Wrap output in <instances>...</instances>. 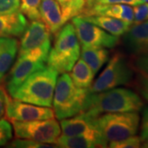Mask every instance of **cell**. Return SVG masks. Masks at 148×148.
I'll list each match as a JSON object with an SVG mask.
<instances>
[{
	"label": "cell",
	"instance_id": "1",
	"mask_svg": "<svg viewBox=\"0 0 148 148\" xmlns=\"http://www.w3.org/2000/svg\"><path fill=\"white\" fill-rule=\"evenodd\" d=\"M144 103L138 93L127 88H112L96 93H89L85 99L82 112L97 117L106 113L139 112Z\"/></svg>",
	"mask_w": 148,
	"mask_h": 148
},
{
	"label": "cell",
	"instance_id": "2",
	"mask_svg": "<svg viewBox=\"0 0 148 148\" xmlns=\"http://www.w3.org/2000/svg\"><path fill=\"white\" fill-rule=\"evenodd\" d=\"M58 73L48 66L30 75L11 97L32 105L51 107Z\"/></svg>",
	"mask_w": 148,
	"mask_h": 148
},
{
	"label": "cell",
	"instance_id": "3",
	"mask_svg": "<svg viewBox=\"0 0 148 148\" xmlns=\"http://www.w3.org/2000/svg\"><path fill=\"white\" fill-rule=\"evenodd\" d=\"M80 53L81 45L75 28L72 22H68L55 34L53 46L48 56V66L58 73H69L79 59Z\"/></svg>",
	"mask_w": 148,
	"mask_h": 148
},
{
	"label": "cell",
	"instance_id": "4",
	"mask_svg": "<svg viewBox=\"0 0 148 148\" xmlns=\"http://www.w3.org/2000/svg\"><path fill=\"white\" fill-rule=\"evenodd\" d=\"M87 89L78 88L73 84L68 73L57 78L52 106L57 119H64L81 113L83 109Z\"/></svg>",
	"mask_w": 148,
	"mask_h": 148
},
{
	"label": "cell",
	"instance_id": "5",
	"mask_svg": "<svg viewBox=\"0 0 148 148\" xmlns=\"http://www.w3.org/2000/svg\"><path fill=\"white\" fill-rule=\"evenodd\" d=\"M135 68L126 55L117 52L108 60L106 69L87 89L89 93L101 92L119 86L131 85L134 78Z\"/></svg>",
	"mask_w": 148,
	"mask_h": 148
},
{
	"label": "cell",
	"instance_id": "6",
	"mask_svg": "<svg viewBox=\"0 0 148 148\" xmlns=\"http://www.w3.org/2000/svg\"><path fill=\"white\" fill-rule=\"evenodd\" d=\"M96 125L108 142L119 141L136 135L140 126L138 112L106 113L96 117Z\"/></svg>",
	"mask_w": 148,
	"mask_h": 148
},
{
	"label": "cell",
	"instance_id": "7",
	"mask_svg": "<svg viewBox=\"0 0 148 148\" xmlns=\"http://www.w3.org/2000/svg\"><path fill=\"white\" fill-rule=\"evenodd\" d=\"M50 48L36 49L18 55L5 77V89L10 96L27 77L35 72L45 68Z\"/></svg>",
	"mask_w": 148,
	"mask_h": 148
},
{
	"label": "cell",
	"instance_id": "8",
	"mask_svg": "<svg viewBox=\"0 0 148 148\" xmlns=\"http://www.w3.org/2000/svg\"><path fill=\"white\" fill-rule=\"evenodd\" d=\"M15 136L39 143L57 144L61 135L60 124L55 119L32 121H11Z\"/></svg>",
	"mask_w": 148,
	"mask_h": 148
},
{
	"label": "cell",
	"instance_id": "9",
	"mask_svg": "<svg viewBox=\"0 0 148 148\" xmlns=\"http://www.w3.org/2000/svg\"><path fill=\"white\" fill-rule=\"evenodd\" d=\"M76 35L82 47L112 49L119 43V37L113 36L100 27L77 16L72 19Z\"/></svg>",
	"mask_w": 148,
	"mask_h": 148
},
{
	"label": "cell",
	"instance_id": "10",
	"mask_svg": "<svg viewBox=\"0 0 148 148\" xmlns=\"http://www.w3.org/2000/svg\"><path fill=\"white\" fill-rule=\"evenodd\" d=\"M95 119L96 117L92 116L86 112H81L71 118H68V119H61L60 125L62 135L68 137H88L108 147L109 142L104 138L98 130Z\"/></svg>",
	"mask_w": 148,
	"mask_h": 148
},
{
	"label": "cell",
	"instance_id": "11",
	"mask_svg": "<svg viewBox=\"0 0 148 148\" xmlns=\"http://www.w3.org/2000/svg\"><path fill=\"white\" fill-rule=\"evenodd\" d=\"M6 117L10 121H32L44 120L54 117L53 110L50 107L39 106L22 101L11 99L7 95Z\"/></svg>",
	"mask_w": 148,
	"mask_h": 148
},
{
	"label": "cell",
	"instance_id": "12",
	"mask_svg": "<svg viewBox=\"0 0 148 148\" xmlns=\"http://www.w3.org/2000/svg\"><path fill=\"white\" fill-rule=\"evenodd\" d=\"M50 34L43 21H32L22 34L18 47V55L39 49L50 48Z\"/></svg>",
	"mask_w": 148,
	"mask_h": 148
},
{
	"label": "cell",
	"instance_id": "13",
	"mask_svg": "<svg viewBox=\"0 0 148 148\" xmlns=\"http://www.w3.org/2000/svg\"><path fill=\"white\" fill-rule=\"evenodd\" d=\"M123 43L133 57L148 53V20L129 27L123 35Z\"/></svg>",
	"mask_w": 148,
	"mask_h": 148
},
{
	"label": "cell",
	"instance_id": "14",
	"mask_svg": "<svg viewBox=\"0 0 148 148\" xmlns=\"http://www.w3.org/2000/svg\"><path fill=\"white\" fill-rule=\"evenodd\" d=\"M106 16L133 22V8L124 3L95 4L86 8L81 16Z\"/></svg>",
	"mask_w": 148,
	"mask_h": 148
},
{
	"label": "cell",
	"instance_id": "15",
	"mask_svg": "<svg viewBox=\"0 0 148 148\" xmlns=\"http://www.w3.org/2000/svg\"><path fill=\"white\" fill-rule=\"evenodd\" d=\"M40 19L52 34H56L65 23L61 7L56 0H41L40 6Z\"/></svg>",
	"mask_w": 148,
	"mask_h": 148
},
{
	"label": "cell",
	"instance_id": "16",
	"mask_svg": "<svg viewBox=\"0 0 148 148\" xmlns=\"http://www.w3.org/2000/svg\"><path fill=\"white\" fill-rule=\"evenodd\" d=\"M27 27V18L20 11L0 15V37L21 36Z\"/></svg>",
	"mask_w": 148,
	"mask_h": 148
},
{
	"label": "cell",
	"instance_id": "17",
	"mask_svg": "<svg viewBox=\"0 0 148 148\" xmlns=\"http://www.w3.org/2000/svg\"><path fill=\"white\" fill-rule=\"evenodd\" d=\"M18 47L19 42L14 37H0V82L14 63Z\"/></svg>",
	"mask_w": 148,
	"mask_h": 148
},
{
	"label": "cell",
	"instance_id": "18",
	"mask_svg": "<svg viewBox=\"0 0 148 148\" xmlns=\"http://www.w3.org/2000/svg\"><path fill=\"white\" fill-rule=\"evenodd\" d=\"M86 21L100 27L106 32L115 36H121L125 34L132 26V22L117 19L106 16H82Z\"/></svg>",
	"mask_w": 148,
	"mask_h": 148
},
{
	"label": "cell",
	"instance_id": "19",
	"mask_svg": "<svg viewBox=\"0 0 148 148\" xmlns=\"http://www.w3.org/2000/svg\"><path fill=\"white\" fill-rule=\"evenodd\" d=\"M80 54L95 75L110 58V52L106 48L82 47Z\"/></svg>",
	"mask_w": 148,
	"mask_h": 148
},
{
	"label": "cell",
	"instance_id": "20",
	"mask_svg": "<svg viewBox=\"0 0 148 148\" xmlns=\"http://www.w3.org/2000/svg\"><path fill=\"white\" fill-rule=\"evenodd\" d=\"M70 72L69 76L77 87L88 89L91 86L95 74L83 59L77 60Z\"/></svg>",
	"mask_w": 148,
	"mask_h": 148
},
{
	"label": "cell",
	"instance_id": "21",
	"mask_svg": "<svg viewBox=\"0 0 148 148\" xmlns=\"http://www.w3.org/2000/svg\"><path fill=\"white\" fill-rule=\"evenodd\" d=\"M57 145L62 148H96L107 147L105 144L96 141L95 139L83 137V136H73L68 137L61 135L58 138Z\"/></svg>",
	"mask_w": 148,
	"mask_h": 148
},
{
	"label": "cell",
	"instance_id": "22",
	"mask_svg": "<svg viewBox=\"0 0 148 148\" xmlns=\"http://www.w3.org/2000/svg\"><path fill=\"white\" fill-rule=\"evenodd\" d=\"M60 5V4H59ZM65 23L73 17L81 16L86 8V0H69L60 5Z\"/></svg>",
	"mask_w": 148,
	"mask_h": 148
},
{
	"label": "cell",
	"instance_id": "23",
	"mask_svg": "<svg viewBox=\"0 0 148 148\" xmlns=\"http://www.w3.org/2000/svg\"><path fill=\"white\" fill-rule=\"evenodd\" d=\"M41 0H20L19 11L32 21L40 19V6Z\"/></svg>",
	"mask_w": 148,
	"mask_h": 148
},
{
	"label": "cell",
	"instance_id": "24",
	"mask_svg": "<svg viewBox=\"0 0 148 148\" xmlns=\"http://www.w3.org/2000/svg\"><path fill=\"white\" fill-rule=\"evenodd\" d=\"M135 68V67H134ZM136 77L133 79L132 84L143 99L148 102V73L143 70L135 68Z\"/></svg>",
	"mask_w": 148,
	"mask_h": 148
},
{
	"label": "cell",
	"instance_id": "25",
	"mask_svg": "<svg viewBox=\"0 0 148 148\" xmlns=\"http://www.w3.org/2000/svg\"><path fill=\"white\" fill-rule=\"evenodd\" d=\"M8 147L15 148H57V144H49V143H39L36 141H33L31 139L25 138H17L13 140L8 146Z\"/></svg>",
	"mask_w": 148,
	"mask_h": 148
},
{
	"label": "cell",
	"instance_id": "26",
	"mask_svg": "<svg viewBox=\"0 0 148 148\" xmlns=\"http://www.w3.org/2000/svg\"><path fill=\"white\" fill-rule=\"evenodd\" d=\"M142 142L143 140L140 136L134 135L119 141L110 142L108 147L111 148H139L142 147Z\"/></svg>",
	"mask_w": 148,
	"mask_h": 148
},
{
	"label": "cell",
	"instance_id": "27",
	"mask_svg": "<svg viewBox=\"0 0 148 148\" xmlns=\"http://www.w3.org/2000/svg\"><path fill=\"white\" fill-rule=\"evenodd\" d=\"M12 138V127L6 119H0V147H3Z\"/></svg>",
	"mask_w": 148,
	"mask_h": 148
},
{
	"label": "cell",
	"instance_id": "28",
	"mask_svg": "<svg viewBox=\"0 0 148 148\" xmlns=\"http://www.w3.org/2000/svg\"><path fill=\"white\" fill-rule=\"evenodd\" d=\"M133 22L134 24L141 23L148 20V3H143L136 5L133 8Z\"/></svg>",
	"mask_w": 148,
	"mask_h": 148
},
{
	"label": "cell",
	"instance_id": "29",
	"mask_svg": "<svg viewBox=\"0 0 148 148\" xmlns=\"http://www.w3.org/2000/svg\"><path fill=\"white\" fill-rule=\"evenodd\" d=\"M19 8L20 0H0V15L18 12Z\"/></svg>",
	"mask_w": 148,
	"mask_h": 148
},
{
	"label": "cell",
	"instance_id": "30",
	"mask_svg": "<svg viewBox=\"0 0 148 148\" xmlns=\"http://www.w3.org/2000/svg\"><path fill=\"white\" fill-rule=\"evenodd\" d=\"M86 8H89L95 4H114V3H124L127 5L136 6L143 3L142 0H86Z\"/></svg>",
	"mask_w": 148,
	"mask_h": 148
},
{
	"label": "cell",
	"instance_id": "31",
	"mask_svg": "<svg viewBox=\"0 0 148 148\" xmlns=\"http://www.w3.org/2000/svg\"><path fill=\"white\" fill-rule=\"evenodd\" d=\"M140 127V138L145 140L148 138V106L144 109L142 117V123Z\"/></svg>",
	"mask_w": 148,
	"mask_h": 148
},
{
	"label": "cell",
	"instance_id": "32",
	"mask_svg": "<svg viewBox=\"0 0 148 148\" xmlns=\"http://www.w3.org/2000/svg\"><path fill=\"white\" fill-rule=\"evenodd\" d=\"M136 69L143 70L148 73V53L135 57V66Z\"/></svg>",
	"mask_w": 148,
	"mask_h": 148
},
{
	"label": "cell",
	"instance_id": "33",
	"mask_svg": "<svg viewBox=\"0 0 148 148\" xmlns=\"http://www.w3.org/2000/svg\"><path fill=\"white\" fill-rule=\"evenodd\" d=\"M7 95V91L2 86H0V119L5 114Z\"/></svg>",
	"mask_w": 148,
	"mask_h": 148
},
{
	"label": "cell",
	"instance_id": "34",
	"mask_svg": "<svg viewBox=\"0 0 148 148\" xmlns=\"http://www.w3.org/2000/svg\"><path fill=\"white\" fill-rule=\"evenodd\" d=\"M142 143H143V144H142L143 147L148 148V138L147 139H145V140H143Z\"/></svg>",
	"mask_w": 148,
	"mask_h": 148
},
{
	"label": "cell",
	"instance_id": "35",
	"mask_svg": "<svg viewBox=\"0 0 148 148\" xmlns=\"http://www.w3.org/2000/svg\"><path fill=\"white\" fill-rule=\"evenodd\" d=\"M57 2H58V3L61 5V4H63V3H66L67 1H69V0H56Z\"/></svg>",
	"mask_w": 148,
	"mask_h": 148
},
{
	"label": "cell",
	"instance_id": "36",
	"mask_svg": "<svg viewBox=\"0 0 148 148\" xmlns=\"http://www.w3.org/2000/svg\"><path fill=\"white\" fill-rule=\"evenodd\" d=\"M143 3H148V0H142Z\"/></svg>",
	"mask_w": 148,
	"mask_h": 148
}]
</instances>
